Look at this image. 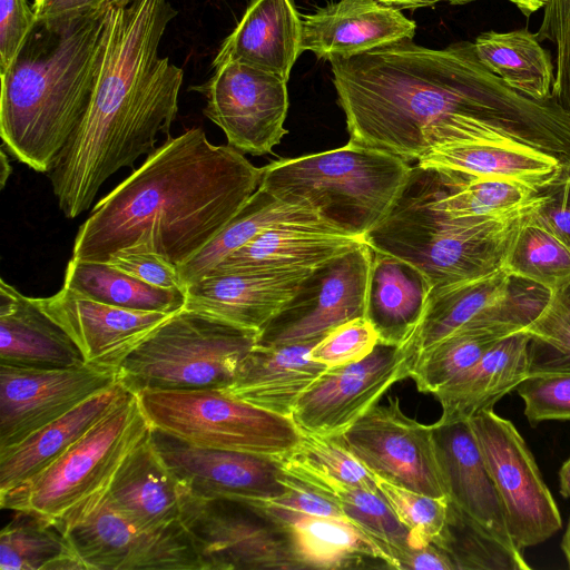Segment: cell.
<instances>
[{"mask_svg": "<svg viewBox=\"0 0 570 570\" xmlns=\"http://www.w3.org/2000/svg\"><path fill=\"white\" fill-rule=\"evenodd\" d=\"M110 0L95 11L36 21L0 73V136L10 155L50 173L90 104L106 46Z\"/></svg>", "mask_w": 570, "mask_h": 570, "instance_id": "cell-4", "label": "cell"}, {"mask_svg": "<svg viewBox=\"0 0 570 570\" xmlns=\"http://www.w3.org/2000/svg\"><path fill=\"white\" fill-rule=\"evenodd\" d=\"M130 393L118 381L19 443L0 450V494L47 468Z\"/></svg>", "mask_w": 570, "mask_h": 570, "instance_id": "cell-29", "label": "cell"}, {"mask_svg": "<svg viewBox=\"0 0 570 570\" xmlns=\"http://www.w3.org/2000/svg\"><path fill=\"white\" fill-rule=\"evenodd\" d=\"M375 480L381 494L410 531V546L420 547L440 537L448 517V497L415 492L379 476Z\"/></svg>", "mask_w": 570, "mask_h": 570, "instance_id": "cell-45", "label": "cell"}, {"mask_svg": "<svg viewBox=\"0 0 570 570\" xmlns=\"http://www.w3.org/2000/svg\"><path fill=\"white\" fill-rule=\"evenodd\" d=\"M36 21L27 0H0V73L11 65Z\"/></svg>", "mask_w": 570, "mask_h": 570, "instance_id": "cell-52", "label": "cell"}, {"mask_svg": "<svg viewBox=\"0 0 570 570\" xmlns=\"http://www.w3.org/2000/svg\"><path fill=\"white\" fill-rule=\"evenodd\" d=\"M431 286L413 265L373 249L365 317L381 344L402 346L421 321Z\"/></svg>", "mask_w": 570, "mask_h": 570, "instance_id": "cell-30", "label": "cell"}, {"mask_svg": "<svg viewBox=\"0 0 570 570\" xmlns=\"http://www.w3.org/2000/svg\"><path fill=\"white\" fill-rule=\"evenodd\" d=\"M105 263L146 284L185 292L177 266L157 254L120 250L112 254Z\"/></svg>", "mask_w": 570, "mask_h": 570, "instance_id": "cell-51", "label": "cell"}, {"mask_svg": "<svg viewBox=\"0 0 570 570\" xmlns=\"http://www.w3.org/2000/svg\"><path fill=\"white\" fill-rule=\"evenodd\" d=\"M503 268L551 291L570 278V249L530 220L524 209Z\"/></svg>", "mask_w": 570, "mask_h": 570, "instance_id": "cell-42", "label": "cell"}, {"mask_svg": "<svg viewBox=\"0 0 570 570\" xmlns=\"http://www.w3.org/2000/svg\"><path fill=\"white\" fill-rule=\"evenodd\" d=\"M317 342L255 344L224 390L254 406L291 416L298 399L327 370L309 356Z\"/></svg>", "mask_w": 570, "mask_h": 570, "instance_id": "cell-24", "label": "cell"}, {"mask_svg": "<svg viewBox=\"0 0 570 570\" xmlns=\"http://www.w3.org/2000/svg\"><path fill=\"white\" fill-rule=\"evenodd\" d=\"M380 343L379 335L366 317L344 322L327 332L311 350L313 361L327 368L357 362Z\"/></svg>", "mask_w": 570, "mask_h": 570, "instance_id": "cell-48", "label": "cell"}, {"mask_svg": "<svg viewBox=\"0 0 570 570\" xmlns=\"http://www.w3.org/2000/svg\"><path fill=\"white\" fill-rule=\"evenodd\" d=\"M109 0H35L32 9L38 21L88 13L102 8Z\"/></svg>", "mask_w": 570, "mask_h": 570, "instance_id": "cell-54", "label": "cell"}, {"mask_svg": "<svg viewBox=\"0 0 570 570\" xmlns=\"http://www.w3.org/2000/svg\"><path fill=\"white\" fill-rule=\"evenodd\" d=\"M409 181L431 206L452 218L493 217L521 210L539 189L522 183L412 167Z\"/></svg>", "mask_w": 570, "mask_h": 570, "instance_id": "cell-31", "label": "cell"}, {"mask_svg": "<svg viewBox=\"0 0 570 570\" xmlns=\"http://www.w3.org/2000/svg\"><path fill=\"white\" fill-rule=\"evenodd\" d=\"M382 4L396 8H421L433 6L439 2H450L451 4H463L461 0H375Z\"/></svg>", "mask_w": 570, "mask_h": 570, "instance_id": "cell-55", "label": "cell"}, {"mask_svg": "<svg viewBox=\"0 0 570 570\" xmlns=\"http://www.w3.org/2000/svg\"><path fill=\"white\" fill-rule=\"evenodd\" d=\"M413 365L407 343H379L363 360L327 368L298 399L291 419L302 433L337 435L410 377Z\"/></svg>", "mask_w": 570, "mask_h": 570, "instance_id": "cell-14", "label": "cell"}, {"mask_svg": "<svg viewBox=\"0 0 570 570\" xmlns=\"http://www.w3.org/2000/svg\"><path fill=\"white\" fill-rule=\"evenodd\" d=\"M560 493L564 498H570V458L563 462L559 471Z\"/></svg>", "mask_w": 570, "mask_h": 570, "instance_id": "cell-56", "label": "cell"}, {"mask_svg": "<svg viewBox=\"0 0 570 570\" xmlns=\"http://www.w3.org/2000/svg\"><path fill=\"white\" fill-rule=\"evenodd\" d=\"M257 336L258 332L183 308L128 354L118 379L134 394L146 390L226 389Z\"/></svg>", "mask_w": 570, "mask_h": 570, "instance_id": "cell-7", "label": "cell"}, {"mask_svg": "<svg viewBox=\"0 0 570 570\" xmlns=\"http://www.w3.org/2000/svg\"><path fill=\"white\" fill-rule=\"evenodd\" d=\"M480 61L508 86L538 100L552 98L554 67L550 53L527 28L487 31L473 42Z\"/></svg>", "mask_w": 570, "mask_h": 570, "instance_id": "cell-36", "label": "cell"}, {"mask_svg": "<svg viewBox=\"0 0 570 570\" xmlns=\"http://www.w3.org/2000/svg\"><path fill=\"white\" fill-rule=\"evenodd\" d=\"M527 217L543 227L570 249V170L540 188L525 208Z\"/></svg>", "mask_w": 570, "mask_h": 570, "instance_id": "cell-50", "label": "cell"}, {"mask_svg": "<svg viewBox=\"0 0 570 570\" xmlns=\"http://www.w3.org/2000/svg\"><path fill=\"white\" fill-rule=\"evenodd\" d=\"M150 425L191 445L281 458L301 439L291 416L242 401L224 389L136 393Z\"/></svg>", "mask_w": 570, "mask_h": 570, "instance_id": "cell-9", "label": "cell"}, {"mask_svg": "<svg viewBox=\"0 0 570 570\" xmlns=\"http://www.w3.org/2000/svg\"><path fill=\"white\" fill-rule=\"evenodd\" d=\"M373 248L363 245L313 269L288 304L258 333V345L320 341L335 326L365 317Z\"/></svg>", "mask_w": 570, "mask_h": 570, "instance_id": "cell-15", "label": "cell"}, {"mask_svg": "<svg viewBox=\"0 0 570 570\" xmlns=\"http://www.w3.org/2000/svg\"><path fill=\"white\" fill-rule=\"evenodd\" d=\"M82 570H203L181 521L144 529L97 493L56 522Z\"/></svg>", "mask_w": 570, "mask_h": 570, "instance_id": "cell-11", "label": "cell"}, {"mask_svg": "<svg viewBox=\"0 0 570 570\" xmlns=\"http://www.w3.org/2000/svg\"><path fill=\"white\" fill-rule=\"evenodd\" d=\"M512 275L504 268L483 278L431 291L420 323L406 342L414 354L494 307L508 293Z\"/></svg>", "mask_w": 570, "mask_h": 570, "instance_id": "cell-35", "label": "cell"}, {"mask_svg": "<svg viewBox=\"0 0 570 570\" xmlns=\"http://www.w3.org/2000/svg\"><path fill=\"white\" fill-rule=\"evenodd\" d=\"M466 422L500 498L514 546L522 552L556 534L562 527L558 505L513 423L493 409Z\"/></svg>", "mask_w": 570, "mask_h": 570, "instance_id": "cell-12", "label": "cell"}, {"mask_svg": "<svg viewBox=\"0 0 570 570\" xmlns=\"http://www.w3.org/2000/svg\"><path fill=\"white\" fill-rule=\"evenodd\" d=\"M13 512L0 532L1 570H82L55 521L26 511Z\"/></svg>", "mask_w": 570, "mask_h": 570, "instance_id": "cell-39", "label": "cell"}, {"mask_svg": "<svg viewBox=\"0 0 570 570\" xmlns=\"http://www.w3.org/2000/svg\"><path fill=\"white\" fill-rule=\"evenodd\" d=\"M63 286L108 305L174 314L185 307V292L146 284L105 262L79 261L67 264Z\"/></svg>", "mask_w": 570, "mask_h": 570, "instance_id": "cell-38", "label": "cell"}, {"mask_svg": "<svg viewBox=\"0 0 570 570\" xmlns=\"http://www.w3.org/2000/svg\"><path fill=\"white\" fill-rule=\"evenodd\" d=\"M461 1H462V3H468V2H471L473 0H461ZM508 1H510L511 3H513L515 6L517 0H508Z\"/></svg>", "mask_w": 570, "mask_h": 570, "instance_id": "cell-60", "label": "cell"}, {"mask_svg": "<svg viewBox=\"0 0 570 570\" xmlns=\"http://www.w3.org/2000/svg\"><path fill=\"white\" fill-rule=\"evenodd\" d=\"M312 271L208 273L185 288V307L261 332L294 297Z\"/></svg>", "mask_w": 570, "mask_h": 570, "instance_id": "cell-20", "label": "cell"}, {"mask_svg": "<svg viewBox=\"0 0 570 570\" xmlns=\"http://www.w3.org/2000/svg\"><path fill=\"white\" fill-rule=\"evenodd\" d=\"M168 0H110L106 46L85 117L49 173L59 208L76 218L101 186L169 135L183 69L158 53L177 16Z\"/></svg>", "mask_w": 570, "mask_h": 570, "instance_id": "cell-3", "label": "cell"}, {"mask_svg": "<svg viewBox=\"0 0 570 570\" xmlns=\"http://www.w3.org/2000/svg\"><path fill=\"white\" fill-rule=\"evenodd\" d=\"M517 391L532 426L544 421H570V372L530 373Z\"/></svg>", "mask_w": 570, "mask_h": 570, "instance_id": "cell-46", "label": "cell"}, {"mask_svg": "<svg viewBox=\"0 0 570 570\" xmlns=\"http://www.w3.org/2000/svg\"><path fill=\"white\" fill-rule=\"evenodd\" d=\"M561 549L570 568V519L561 541Z\"/></svg>", "mask_w": 570, "mask_h": 570, "instance_id": "cell-59", "label": "cell"}, {"mask_svg": "<svg viewBox=\"0 0 570 570\" xmlns=\"http://www.w3.org/2000/svg\"><path fill=\"white\" fill-rule=\"evenodd\" d=\"M303 569L390 568L383 552L346 520L303 518L289 524Z\"/></svg>", "mask_w": 570, "mask_h": 570, "instance_id": "cell-37", "label": "cell"}, {"mask_svg": "<svg viewBox=\"0 0 570 570\" xmlns=\"http://www.w3.org/2000/svg\"><path fill=\"white\" fill-rule=\"evenodd\" d=\"M262 167L202 128L169 137L95 205L72 258L107 262L120 250L154 253L179 266L235 217L258 188Z\"/></svg>", "mask_w": 570, "mask_h": 570, "instance_id": "cell-2", "label": "cell"}, {"mask_svg": "<svg viewBox=\"0 0 570 570\" xmlns=\"http://www.w3.org/2000/svg\"><path fill=\"white\" fill-rule=\"evenodd\" d=\"M524 209L493 217L452 218L431 206L407 181L392 212L364 239L374 250L413 265L435 291L502 269Z\"/></svg>", "mask_w": 570, "mask_h": 570, "instance_id": "cell-6", "label": "cell"}, {"mask_svg": "<svg viewBox=\"0 0 570 570\" xmlns=\"http://www.w3.org/2000/svg\"><path fill=\"white\" fill-rule=\"evenodd\" d=\"M450 556L456 570H528L522 552L509 549L449 500L448 517L434 540Z\"/></svg>", "mask_w": 570, "mask_h": 570, "instance_id": "cell-41", "label": "cell"}, {"mask_svg": "<svg viewBox=\"0 0 570 570\" xmlns=\"http://www.w3.org/2000/svg\"><path fill=\"white\" fill-rule=\"evenodd\" d=\"M330 62L350 141L407 163L474 144L527 146L570 161V116L553 97L508 86L473 42L429 49L403 40Z\"/></svg>", "mask_w": 570, "mask_h": 570, "instance_id": "cell-1", "label": "cell"}, {"mask_svg": "<svg viewBox=\"0 0 570 570\" xmlns=\"http://www.w3.org/2000/svg\"><path fill=\"white\" fill-rule=\"evenodd\" d=\"M118 381L117 370L89 363L58 368L0 365V450Z\"/></svg>", "mask_w": 570, "mask_h": 570, "instance_id": "cell-17", "label": "cell"}, {"mask_svg": "<svg viewBox=\"0 0 570 570\" xmlns=\"http://www.w3.org/2000/svg\"><path fill=\"white\" fill-rule=\"evenodd\" d=\"M523 330L531 337L530 373L570 372V278L550 291L540 314Z\"/></svg>", "mask_w": 570, "mask_h": 570, "instance_id": "cell-43", "label": "cell"}, {"mask_svg": "<svg viewBox=\"0 0 570 570\" xmlns=\"http://www.w3.org/2000/svg\"><path fill=\"white\" fill-rule=\"evenodd\" d=\"M301 39L302 19L292 0H252L223 42L213 67L237 61L288 81L302 53Z\"/></svg>", "mask_w": 570, "mask_h": 570, "instance_id": "cell-28", "label": "cell"}, {"mask_svg": "<svg viewBox=\"0 0 570 570\" xmlns=\"http://www.w3.org/2000/svg\"><path fill=\"white\" fill-rule=\"evenodd\" d=\"M279 460L286 472L330 498L342 488L379 491L375 476L333 435L302 433L295 448Z\"/></svg>", "mask_w": 570, "mask_h": 570, "instance_id": "cell-40", "label": "cell"}, {"mask_svg": "<svg viewBox=\"0 0 570 570\" xmlns=\"http://www.w3.org/2000/svg\"><path fill=\"white\" fill-rule=\"evenodd\" d=\"M151 438L189 495L253 502L272 500L286 491L279 458L200 448L154 428Z\"/></svg>", "mask_w": 570, "mask_h": 570, "instance_id": "cell-18", "label": "cell"}, {"mask_svg": "<svg viewBox=\"0 0 570 570\" xmlns=\"http://www.w3.org/2000/svg\"><path fill=\"white\" fill-rule=\"evenodd\" d=\"M331 498L337 502L348 522L357 527L383 552L394 569L393 553L409 544L410 531L380 491L342 488Z\"/></svg>", "mask_w": 570, "mask_h": 570, "instance_id": "cell-44", "label": "cell"}, {"mask_svg": "<svg viewBox=\"0 0 570 570\" xmlns=\"http://www.w3.org/2000/svg\"><path fill=\"white\" fill-rule=\"evenodd\" d=\"M282 482L286 488L283 495L267 501H253L250 503L261 507L287 525L299 519L313 517L348 521L337 502L284 469Z\"/></svg>", "mask_w": 570, "mask_h": 570, "instance_id": "cell-47", "label": "cell"}, {"mask_svg": "<svg viewBox=\"0 0 570 570\" xmlns=\"http://www.w3.org/2000/svg\"><path fill=\"white\" fill-rule=\"evenodd\" d=\"M180 521L203 570H303L291 527L254 503L185 493Z\"/></svg>", "mask_w": 570, "mask_h": 570, "instance_id": "cell-10", "label": "cell"}, {"mask_svg": "<svg viewBox=\"0 0 570 570\" xmlns=\"http://www.w3.org/2000/svg\"><path fill=\"white\" fill-rule=\"evenodd\" d=\"M538 32L539 41L556 45L557 68L552 96L570 116V0H548Z\"/></svg>", "mask_w": 570, "mask_h": 570, "instance_id": "cell-49", "label": "cell"}, {"mask_svg": "<svg viewBox=\"0 0 570 570\" xmlns=\"http://www.w3.org/2000/svg\"><path fill=\"white\" fill-rule=\"evenodd\" d=\"M374 476L432 497H448L433 426L407 416L399 396L374 405L334 435Z\"/></svg>", "mask_w": 570, "mask_h": 570, "instance_id": "cell-13", "label": "cell"}, {"mask_svg": "<svg viewBox=\"0 0 570 570\" xmlns=\"http://www.w3.org/2000/svg\"><path fill=\"white\" fill-rule=\"evenodd\" d=\"M207 100L204 115L243 154L272 151L287 134V80L237 61L215 67L214 76L195 88Z\"/></svg>", "mask_w": 570, "mask_h": 570, "instance_id": "cell-16", "label": "cell"}, {"mask_svg": "<svg viewBox=\"0 0 570 570\" xmlns=\"http://www.w3.org/2000/svg\"><path fill=\"white\" fill-rule=\"evenodd\" d=\"M411 170L397 156L348 140L336 149L269 163L262 167L259 187L364 237L392 212Z\"/></svg>", "mask_w": 570, "mask_h": 570, "instance_id": "cell-5", "label": "cell"}, {"mask_svg": "<svg viewBox=\"0 0 570 570\" xmlns=\"http://www.w3.org/2000/svg\"><path fill=\"white\" fill-rule=\"evenodd\" d=\"M151 433L127 454L102 491L116 509L144 529L180 521L186 493L158 453Z\"/></svg>", "mask_w": 570, "mask_h": 570, "instance_id": "cell-25", "label": "cell"}, {"mask_svg": "<svg viewBox=\"0 0 570 570\" xmlns=\"http://www.w3.org/2000/svg\"><path fill=\"white\" fill-rule=\"evenodd\" d=\"M432 426L449 500L495 540L520 551L509 535L500 498L468 422Z\"/></svg>", "mask_w": 570, "mask_h": 570, "instance_id": "cell-22", "label": "cell"}, {"mask_svg": "<svg viewBox=\"0 0 570 570\" xmlns=\"http://www.w3.org/2000/svg\"><path fill=\"white\" fill-rule=\"evenodd\" d=\"M548 0H517L515 7L527 17L546 6Z\"/></svg>", "mask_w": 570, "mask_h": 570, "instance_id": "cell-57", "label": "cell"}, {"mask_svg": "<svg viewBox=\"0 0 570 570\" xmlns=\"http://www.w3.org/2000/svg\"><path fill=\"white\" fill-rule=\"evenodd\" d=\"M416 24L396 8L375 0H340L302 19L301 52L318 58H351L403 40Z\"/></svg>", "mask_w": 570, "mask_h": 570, "instance_id": "cell-21", "label": "cell"}, {"mask_svg": "<svg viewBox=\"0 0 570 570\" xmlns=\"http://www.w3.org/2000/svg\"><path fill=\"white\" fill-rule=\"evenodd\" d=\"M79 347L40 307L0 279V365L58 368L85 364Z\"/></svg>", "mask_w": 570, "mask_h": 570, "instance_id": "cell-26", "label": "cell"}, {"mask_svg": "<svg viewBox=\"0 0 570 570\" xmlns=\"http://www.w3.org/2000/svg\"><path fill=\"white\" fill-rule=\"evenodd\" d=\"M36 299L72 338L86 363L117 371L128 354L171 315L108 305L66 286Z\"/></svg>", "mask_w": 570, "mask_h": 570, "instance_id": "cell-19", "label": "cell"}, {"mask_svg": "<svg viewBox=\"0 0 570 570\" xmlns=\"http://www.w3.org/2000/svg\"><path fill=\"white\" fill-rule=\"evenodd\" d=\"M364 243V237L325 223L281 225L261 233L208 273L313 271Z\"/></svg>", "mask_w": 570, "mask_h": 570, "instance_id": "cell-23", "label": "cell"}, {"mask_svg": "<svg viewBox=\"0 0 570 570\" xmlns=\"http://www.w3.org/2000/svg\"><path fill=\"white\" fill-rule=\"evenodd\" d=\"M324 223L311 208L284 202L259 187L235 217L191 258L177 266L180 281L187 285L200 279L222 261L268 228ZM326 224V223H325Z\"/></svg>", "mask_w": 570, "mask_h": 570, "instance_id": "cell-33", "label": "cell"}, {"mask_svg": "<svg viewBox=\"0 0 570 570\" xmlns=\"http://www.w3.org/2000/svg\"><path fill=\"white\" fill-rule=\"evenodd\" d=\"M567 167L570 170V161L567 163Z\"/></svg>", "mask_w": 570, "mask_h": 570, "instance_id": "cell-61", "label": "cell"}, {"mask_svg": "<svg viewBox=\"0 0 570 570\" xmlns=\"http://www.w3.org/2000/svg\"><path fill=\"white\" fill-rule=\"evenodd\" d=\"M10 171H11V168H10V165H9V160H8V157L4 153V148L1 149V171H0V183H1V187H3L6 185V181L7 179L9 178L10 176Z\"/></svg>", "mask_w": 570, "mask_h": 570, "instance_id": "cell-58", "label": "cell"}, {"mask_svg": "<svg viewBox=\"0 0 570 570\" xmlns=\"http://www.w3.org/2000/svg\"><path fill=\"white\" fill-rule=\"evenodd\" d=\"M518 331L521 328L502 318L497 305L420 353L410 377L420 392L433 394Z\"/></svg>", "mask_w": 570, "mask_h": 570, "instance_id": "cell-34", "label": "cell"}, {"mask_svg": "<svg viewBox=\"0 0 570 570\" xmlns=\"http://www.w3.org/2000/svg\"><path fill=\"white\" fill-rule=\"evenodd\" d=\"M153 430L136 394L125 399L42 471L0 494V507L58 522L102 492Z\"/></svg>", "mask_w": 570, "mask_h": 570, "instance_id": "cell-8", "label": "cell"}, {"mask_svg": "<svg viewBox=\"0 0 570 570\" xmlns=\"http://www.w3.org/2000/svg\"><path fill=\"white\" fill-rule=\"evenodd\" d=\"M566 164L554 155L531 147L497 144L442 146L416 161V166L422 168L509 179L538 189L556 179Z\"/></svg>", "mask_w": 570, "mask_h": 570, "instance_id": "cell-32", "label": "cell"}, {"mask_svg": "<svg viewBox=\"0 0 570 570\" xmlns=\"http://www.w3.org/2000/svg\"><path fill=\"white\" fill-rule=\"evenodd\" d=\"M531 337L518 331L494 344L478 362L463 371L433 395L442 407L436 424L468 421L493 409L529 375Z\"/></svg>", "mask_w": 570, "mask_h": 570, "instance_id": "cell-27", "label": "cell"}, {"mask_svg": "<svg viewBox=\"0 0 570 570\" xmlns=\"http://www.w3.org/2000/svg\"><path fill=\"white\" fill-rule=\"evenodd\" d=\"M394 569L456 570L454 562L435 541L414 547L406 544L393 553Z\"/></svg>", "mask_w": 570, "mask_h": 570, "instance_id": "cell-53", "label": "cell"}]
</instances>
